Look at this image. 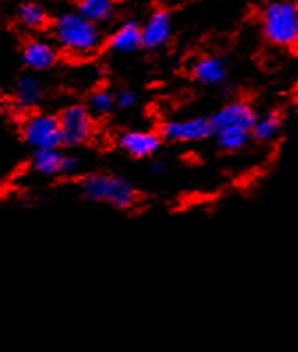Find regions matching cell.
I'll return each mask as SVG.
<instances>
[{
    "mask_svg": "<svg viewBox=\"0 0 298 352\" xmlns=\"http://www.w3.org/2000/svg\"><path fill=\"white\" fill-rule=\"evenodd\" d=\"M256 111L253 106L244 100H233L222 106L214 116L212 122V136L217 144L226 152H238L242 150L253 136V125L256 122Z\"/></svg>",
    "mask_w": 298,
    "mask_h": 352,
    "instance_id": "6da1fadb",
    "label": "cell"
},
{
    "mask_svg": "<svg viewBox=\"0 0 298 352\" xmlns=\"http://www.w3.org/2000/svg\"><path fill=\"white\" fill-rule=\"evenodd\" d=\"M56 43L62 48L74 56H89L99 50L103 43V36L97 25L85 20L78 12H67L62 14L55 21L53 27Z\"/></svg>",
    "mask_w": 298,
    "mask_h": 352,
    "instance_id": "7a4b0ae2",
    "label": "cell"
},
{
    "mask_svg": "<svg viewBox=\"0 0 298 352\" xmlns=\"http://www.w3.org/2000/svg\"><path fill=\"white\" fill-rule=\"evenodd\" d=\"M262 30L266 41L281 48H298V6L272 2L262 12Z\"/></svg>",
    "mask_w": 298,
    "mask_h": 352,
    "instance_id": "3957f363",
    "label": "cell"
},
{
    "mask_svg": "<svg viewBox=\"0 0 298 352\" xmlns=\"http://www.w3.org/2000/svg\"><path fill=\"white\" fill-rule=\"evenodd\" d=\"M80 192L89 201L108 203L113 208L127 210L136 203V190L124 178L111 175H92L81 180Z\"/></svg>",
    "mask_w": 298,
    "mask_h": 352,
    "instance_id": "277c9868",
    "label": "cell"
},
{
    "mask_svg": "<svg viewBox=\"0 0 298 352\" xmlns=\"http://www.w3.org/2000/svg\"><path fill=\"white\" fill-rule=\"evenodd\" d=\"M23 138L36 150H56L62 144L58 118L52 115L30 116L23 125Z\"/></svg>",
    "mask_w": 298,
    "mask_h": 352,
    "instance_id": "5b68a950",
    "label": "cell"
},
{
    "mask_svg": "<svg viewBox=\"0 0 298 352\" xmlns=\"http://www.w3.org/2000/svg\"><path fill=\"white\" fill-rule=\"evenodd\" d=\"M62 143L78 146L90 140L94 132L92 113L83 106H71L58 116Z\"/></svg>",
    "mask_w": 298,
    "mask_h": 352,
    "instance_id": "8992f818",
    "label": "cell"
},
{
    "mask_svg": "<svg viewBox=\"0 0 298 352\" xmlns=\"http://www.w3.org/2000/svg\"><path fill=\"white\" fill-rule=\"evenodd\" d=\"M161 134L164 140L173 143H196L212 136V122L206 116L171 120L162 125Z\"/></svg>",
    "mask_w": 298,
    "mask_h": 352,
    "instance_id": "52a82bcc",
    "label": "cell"
},
{
    "mask_svg": "<svg viewBox=\"0 0 298 352\" xmlns=\"http://www.w3.org/2000/svg\"><path fill=\"white\" fill-rule=\"evenodd\" d=\"M161 146V138L150 131H129L120 138V148L136 159H147L153 155Z\"/></svg>",
    "mask_w": 298,
    "mask_h": 352,
    "instance_id": "ba28073f",
    "label": "cell"
},
{
    "mask_svg": "<svg viewBox=\"0 0 298 352\" xmlns=\"http://www.w3.org/2000/svg\"><path fill=\"white\" fill-rule=\"evenodd\" d=\"M169 36H171V18L168 12L159 9L152 12V16L141 28V44L150 50L161 48L168 43Z\"/></svg>",
    "mask_w": 298,
    "mask_h": 352,
    "instance_id": "9c48e42d",
    "label": "cell"
},
{
    "mask_svg": "<svg viewBox=\"0 0 298 352\" xmlns=\"http://www.w3.org/2000/svg\"><path fill=\"white\" fill-rule=\"evenodd\" d=\"M32 168L39 175H65V173H71L76 168V160L64 155L58 150H36Z\"/></svg>",
    "mask_w": 298,
    "mask_h": 352,
    "instance_id": "30bf717a",
    "label": "cell"
},
{
    "mask_svg": "<svg viewBox=\"0 0 298 352\" xmlns=\"http://www.w3.org/2000/svg\"><path fill=\"white\" fill-rule=\"evenodd\" d=\"M193 76L202 85L214 87V85H221L226 80L228 69H226L224 60L219 56H203L194 64Z\"/></svg>",
    "mask_w": 298,
    "mask_h": 352,
    "instance_id": "8fae6325",
    "label": "cell"
},
{
    "mask_svg": "<svg viewBox=\"0 0 298 352\" xmlns=\"http://www.w3.org/2000/svg\"><path fill=\"white\" fill-rule=\"evenodd\" d=\"M56 58L55 48L46 41H30L23 48V60L30 69L43 71L52 67Z\"/></svg>",
    "mask_w": 298,
    "mask_h": 352,
    "instance_id": "7c38bea8",
    "label": "cell"
},
{
    "mask_svg": "<svg viewBox=\"0 0 298 352\" xmlns=\"http://www.w3.org/2000/svg\"><path fill=\"white\" fill-rule=\"evenodd\" d=\"M141 46V28L133 21L122 25L109 37V48L117 53H133Z\"/></svg>",
    "mask_w": 298,
    "mask_h": 352,
    "instance_id": "4fadbf2b",
    "label": "cell"
},
{
    "mask_svg": "<svg viewBox=\"0 0 298 352\" xmlns=\"http://www.w3.org/2000/svg\"><path fill=\"white\" fill-rule=\"evenodd\" d=\"M282 129V115L279 111H266L262 116H256V122L253 125V134L251 136L256 141L268 143L274 141L281 134Z\"/></svg>",
    "mask_w": 298,
    "mask_h": 352,
    "instance_id": "5bb4252c",
    "label": "cell"
},
{
    "mask_svg": "<svg viewBox=\"0 0 298 352\" xmlns=\"http://www.w3.org/2000/svg\"><path fill=\"white\" fill-rule=\"evenodd\" d=\"M43 99V88L34 78L23 76L17 85V102L20 108L30 109L37 106Z\"/></svg>",
    "mask_w": 298,
    "mask_h": 352,
    "instance_id": "9a60e30c",
    "label": "cell"
},
{
    "mask_svg": "<svg viewBox=\"0 0 298 352\" xmlns=\"http://www.w3.org/2000/svg\"><path fill=\"white\" fill-rule=\"evenodd\" d=\"M113 12V0H81L78 6V14L94 25L108 20Z\"/></svg>",
    "mask_w": 298,
    "mask_h": 352,
    "instance_id": "2e32d148",
    "label": "cell"
},
{
    "mask_svg": "<svg viewBox=\"0 0 298 352\" xmlns=\"http://www.w3.org/2000/svg\"><path fill=\"white\" fill-rule=\"evenodd\" d=\"M18 16L27 28H43L48 23V12L39 2H25L20 8Z\"/></svg>",
    "mask_w": 298,
    "mask_h": 352,
    "instance_id": "e0dca14e",
    "label": "cell"
},
{
    "mask_svg": "<svg viewBox=\"0 0 298 352\" xmlns=\"http://www.w3.org/2000/svg\"><path fill=\"white\" fill-rule=\"evenodd\" d=\"M113 102H115V99H113L111 94H108L106 90H99V92H96L92 97H90L89 111L99 116L106 115V113L111 111Z\"/></svg>",
    "mask_w": 298,
    "mask_h": 352,
    "instance_id": "ac0fdd59",
    "label": "cell"
},
{
    "mask_svg": "<svg viewBox=\"0 0 298 352\" xmlns=\"http://www.w3.org/2000/svg\"><path fill=\"white\" fill-rule=\"evenodd\" d=\"M136 99L138 97L133 90H120L118 96L115 97V102H117L122 109H127V108H133V106L136 104Z\"/></svg>",
    "mask_w": 298,
    "mask_h": 352,
    "instance_id": "d6986e66",
    "label": "cell"
},
{
    "mask_svg": "<svg viewBox=\"0 0 298 352\" xmlns=\"http://www.w3.org/2000/svg\"><path fill=\"white\" fill-rule=\"evenodd\" d=\"M297 102H298V92H297Z\"/></svg>",
    "mask_w": 298,
    "mask_h": 352,
    "instance_id": "ffe728a7",
    "label": "cell"
}]
</instances>
